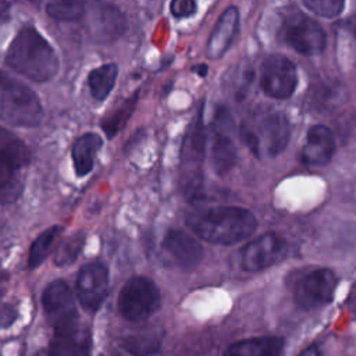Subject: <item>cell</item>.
Returning a JSON list of instances; mask_svg holds the SVG:
<instances>
[{"label": "cell", "instance_id": "cell-13", "mask_svg": "<svg viewBox=\"0 0 356 356\" xmlns=\"http://www.w3.org/2000/svg\"><path fill=\"white\" fill-rule=\"evenodd\" d=\"M284 39L303 56H317L325 47V33L321 25L303 14L292 17L286 22Z\"/></svg>", "mask_w": 356, "mask_h": 356}, {"label": "cell", "instance_id": "cell-16", "mask_svg": "<svg viewBox=\"0 0 356 356\" xmlns=\"http://www.w3.org/2000/svg\"><path fill=\"white\" fill-rule=\"evenodd\" d=\"M90 335L79 320L53 328L49 356H89Z\"/></svg>", "mask_w": 356, "mask_h": 356}, {"label": "cell", "instance_id": "cell-5", "mask_svg": "<svg viewBox=\"0 0 356 356\" xmlns=\"http://www.w3.org/2000/svg\"><path fill=\"white\" fill-rule=\"evenodd\" d=\"M206 152V132L202 108L191 124L181 149V181L188 200L196 202L203 195V160Z\"/></svg>", "mask_w": 356, "mask_h": 356}, {"label": "cell", "instance_id": "cell-20", "mask_svg": "<svg viewBox=\"0 0 356 356\" xmlns=\"http://www.w3.org/2000/svg\"><path fill=\"white\" fill-rule=\"evenodd\" d=\"M102 146L103 139L96 132H86L75 139L71 149V157L78 177H85L93 170L96 156Z\"/></svg>", "mask_w": 356, "mask_h": 356}, {"label": "cell", "instance_id": "cell-26", "mask_svg": "<svg viewBox=\"0 0 356 356\" xmlns=\"http://www.w3.org/2000/svg\"><path fill=\"white\" fill-rule=\"evenodd\" d=\"M136 103H138V93L124 100V103L120 104L117 110H114L110 115H107L102 121V128L108 138H114L125 127V124L128 122L129 117L132 115L136 107Z\"/></svg>", "mask_w": 356, "mask_h": 356}, {"label": "cell", "instance_id": "cell-27", "mask_svg": "<svg viewBox=\"0 0 356 356\" xmlns=\"http://www.w3.org/2000/svg\"><path fill=\"white\" fill-rule=\"evenodd\" d=\"M83 242H85V236L82 232H76L68 239H65L56 250L54 264L58 267H64L74 263L83 248Z\"/></svg>", "mask_w": 356, "mask_h": 356}, {"label": "cell", "instance_id": "cell-30", "mask_svg": "<svg viewBox=\"0 0 356 356\" xmlns=\"http://www.w3.org/2000/svg\"><path fill=\"white\" fill-rule=\"evenodd\" d=\"M17 317V310L11 306V305H4L3 312H1V323L3 327H7L10 324H13V321Z\"/></svg>", "mask_w": 356, "mask_h": 356}, {"label": "cell", "instance_id": "cell-12", "mask_svg": "<svg viewBox=\"0 0 356 356\" xmlns=\"http://www.w3.org/2000/svg\"><path fill=\"white\" fill-rule=\"evenodd\" d=\"M232 120L225 108H220L213 124V140L210 146V163L218 177L227 175L235 165L236 149L231 139Z\"/></svg>", "mask_w": 356, "mask_h": 356}, {"label": "cell", "instance_id": "cell-23", "mask_svg": "<svg viewBox=\"0 0 356 356\" xmlns=\"http://www.w3.org/2000/svg\"><path fill=\"white\" fill-rule=\"evenodd\" d=\"M118 76V65L114 63L103 64L92 70L88 75V86L95 100L103 102L108 97Z\"/></svg>", "mask_w": 356, "mask_h": 356}, {"label": "cell", "instance_id": "cell-9", "mask_svg": "<svg viewBox=\"0 0 356 356\" xmlns=\"http://www.w3.org/2000/svg\"><path fill=\"white\" fill-rule=\"evenodd\" d=\"M85 14L88 35L96 43H111L127 29L124 13L114 4L95 1Z\"/></svg>", "mask_w": 356, "mask_h": 356}, {"label": "cell", "instance_id": "cell-31", "mask_svg": "<svg viewBox=\"0 0 356 356\" xmlns=\"http://www.w3.org/2000/svg\"><path fill=\"white\" fill-rule=\"evenodd\" d=\"M298 356H321V349L317 343H313L306 349H303Z\"/></svg>", "mask_w": 356, "mask_h": 356}, {"label": "cell", "instance_id": "cell-11", "mask_svg": "<svg viewBox=\"0 0 356 356\" xmlns=\"http://www.w3.org/2000/svg\"><path fill=\"white\" fill-rule=\"evenodd\" d=\"M286 242L275 232H267L250 241L241 252V266L243 270L256 273L271 267L284 257Z\"/></svg>", "mask_w": 356, "mask_h": 356}, {"label": "cell", "instance_id": "cell-29", "mask_svg": "<svg viewBox=\"0 0 356 356\" xmlns=\"http://www.w3.org/2000/svg\"><path fill=\"white\" fill-rule=\"evenodd\" d=\"M197 10L196 0H171L170 11L172 17L181 19L192 17Z\"/></svg>", "mask_w": 356, "mask_h": 356}, {"label": "cell", "instance_id": "cell-19", "mask_svg": "<svg viewBox=\"0 0 356 356\" xmlns=\"http://www.w3.org/2000/svg\"><path fill=\"white\" fill-rule=\"evenodd\" d=\"M239 31V11L235 6L227 7L218 17L206 46V56L210 60L221 58L234 43Z\"/></svg>", "mask_w": 356, "mask_h": 356}, {"label": "cell", "instance_id": "cell-15", "mask_svg": "<svg viewBox=\"0 0 356 356\" xmlns=\"http://www.w3.org/2000/svg\"><path fill=\"white\" fill-rule=\"evenodd\" d=\"M31 161L28 146L7 128L0 131V181H21V171Z\"/></svg>", "mask_w": 356, "mask_h": 356}, {"label": "cell", "instance_id": "cell-8", "mask_svg": "<svg viewBox=\"0 0 356 356\" xmlns=\"http://www.w3.org/2000/svg\"><path fill=\"white\" fill-rule=\"evenodd\" d=\"M298 86V71L295 64L284 54L266 57L260 67V88L274 99H288Z\"/></svg>", "mask_w": 356, "mask_h": 356}, {"label": "cell", "instance_id": "cell-2", "mask_svg": "<svg viewBox=\"0 0 356 356\" xmlns=\"http://www.w3.org/2000/svg\"><path fill=\"white\" fill-rule=\"evenodd\" d=\"M6 65L33 82H47L58 72V57L53 46L33 25H26L11 40Z\"/></svg>", "mask_w": 356, "mask_h": 356}, {"label": "cell", "instance_id": "cell-4", "mask_svg": "<svg viewBox=\"0 0 356 356\" xmlns=\"http://www.w3.org/2000/svg\"><path fill=\"white\" fill-rule=\"evenodd\" d=\"M0 117L7 125L33 128L40 124L43 108L38 95L29 86L3 74Z\"/></svg>", "mask_w": 356, "mask_h": 356}, {"label": "cell", "instance_id": "cell-32", "mask_svg": "<svg viewBox=\"0 0 356 356\" xmlns=\"http://www.w3.org/2000/svg\"><path fill=\"white\" fill-rule=\"evenodd\" d=\"M345 25H346V29H348L349 32H352L353 35H356V15L350 17V18L345 22Z\"/></svg>", "mask_w": 356, "mask_h": 356}, {"label": "cell", "instance_id": "cell-22", "mask_svg": "<svg viewBox=\"0 0 356 356\" xmlns=\"http://www.w3.org/2000/svg\"><path fill=\"white\" fill-rule=\"evenodd\" d=\"M163 339V330L159 327H146L131 332L122 338L121 346L134 356H149L159 350Z\"/></svg>", "mask_w": 356, "mask_h": 356}, {"label": "cell", "instance_id": "cell-24", "mask_svg": "<svg viewBox=\"0 0 356 356\" xmlns=\"http://www.w3.org/2000/svg\"><path fill=\"white\" fill-rule=\"evenodd\" d=\"M63 232L61 225H53L44 229L31 245L29 254H28V268H36L51 252L57 238Z\"/></svg>", "mask_w": 356, "mask_h": 356}, {"label": "cell", "instance_id": "cell-18", "mask_svg": "<svg viewBox=\"0 0 356 356\" xmlns=\"http://www.w3.org/2000/svg\"><path fill=\"white\" fill-rule=\"evenodd\" d=\"M335 153V138L325 125H313L306 135L300 150V161L310 167H321L330 163Z\"/></svg>", "mask_w": 356, "mask_h": 356}, {"label": "cell", "instance_id": "cell-34", "mask_svg": "<svg viewBox=\"0 0 356 356\" xmlns=\"http://www.w3.org/2000/svg\"><path fill=\"white\" fill-rule=\"evenodd\" d=\"M100 356H121V355H120V353H117V352H114V350H108V352L102 353Z\"/></svg>", "mask_w": 356, "mask_h": 356}, {"label": "cell", "instance_id": "cell-33", "mask_svg": "<svg viewBox=\"0 0 356 356\" xmlns=\"http://www.w3.org/2000/svg\"><path fill=\"white\" fill-rule=\"evenodd\" d=\"M349 307H350V310L353 312V313H356V293H355V296L350 299V303H349Z\"/></svg>", "mask_w": 356, "mask_h": 356}, {"label": "cell", "instance_id": "cell-14", "mask_svg": "<svg viewBox=\"0 0 356 356\" xmlns=\"http://www.w3.org/2000/svg\"><path fill=\"white\" fill-rule=\"evenodd\" d=\"M42 303L51 328L79 320L74 293L63 280L51 281L43 291Z\"/></svg>", "mask_w": 356, "mask_h": 356}, {"label": "cell", "instance_id": "cell-21", "mask_svg": "<svg viewBox=\"0 0 356 356\" xmlns=\"http://www.w3.org/2000/svg\"><path fill=\"white\" fill-rule=\"evenodd\" d=\"M284 341L278 337H254L231 343L222 356H281Z\"/></svg>", "mask_w": 356, "mask_h": 356}, {"label": "cell", "instance_id": "cell-25", "mask_svg": "<svg viewBox=\"0 0 356 356\" xmlns=\"http://www.w3.org/2000/svg\"><path fill=\"white\" fill-rule=\"evenodd\" d=\"M44 10L53 19L76 21L86 13L85 0H44Z\"/></svg>", "mask_w": 356, "mask_h": 356}, {"label": "cell", "instance_id": "cell-28", "mask_svg": "<svg viewBox=\"0 0 356 356\" xmlns=\"http://www.w3.org/2000/svg\"><path fill=\"white\" fill-rule=\"evenodd\" d=\"M302 3L307 10L324 18L338 17L345 6V0H302Z\"/></svg>", "mask_w": 356, "mask_h": 356}, {"label": "cell", "instance_id": "cell-3", "mask_svg": "<svg viewBox=\"0 0 356 356\" xmlns=\"http://www.w3.org/2000/svg\"><path fill=\"white\" fill-rule=\"evenodd\" d=\"M291 138V122L281 111L254 115L241 128V139L259 159L275 157L282 153Z\"/></svg>", "mask_w": 356, "mask_h": 356}, {"label": "cell", "instance_id": "cell-17", "mask_svg": "<svg viewBox=\"0 0 356 356\" xmlns=\"http://www.w3.org/2000/svg\"><path fill=\"white\" fill-rule=\"evenodd\" d=\"M161 249L171 263L181 268H193L203 257L202 245L181 229H168L161 241Z\"/></svg>", "mask_w": 356, "mask_h": 356}, {"label": "cell", "instance_id": "cell-7", "mask_svg": "<svg viewBox=\"0 0 356 356\" xmlns=\"http://www.w3.org/2000/svg\"><path fill=\"white\" fill-rule=\"evenodd\" d=\"M338 285L337 274L330 268H314L303 274L296 282L293 299L299 309L313 310L328 305Z\"/></svg>", "mask_w": 356, "mask_h": 356}, {"label": "cell", "instance_id": "cell-1", "mask_svg": "<svg viewBox=\"0 0 356 356\" xmlns=\"http://www.w3.org/2000/svg\"><path fill=\"white\" fill-rule=\"evenodd\" d=\"M185 222L196 236L216 245L238 243L257 228L254 214L238 206L197 209L186 216Z\"/></svg>", "mask_w": 356, "mask_h": 356}, {"label": "cell", "instance_id": "cell-10", "mask_svg": "<svg viewBox=\"0 0 356 356\" xmlns=\"http://www.w3.org/2000/svg\"><path fill=\"white\" fill-rule=\"evenodd\" d=\"M76 298L81 306L95 313L108 292V270L100 261L83 264L76 274Z\"/></svg>", "mask_w": 356, "mask_h": 356}, {"label": "cell", "instance_id": "cell-6", "mask_svg": "<svg viewBox=\"0 0 356 356\" xmlns=\"http://www.w3.org/2000/svg\"><path fill=\"white\" fill-rule=\"evenodd\" d=\"M161 296L157 285L147 277L129 278L118 293V312L131 323L147 320L160 307Z\"/></svg>", "mask_w": 356, "mask_h": 356}]
</instances>
